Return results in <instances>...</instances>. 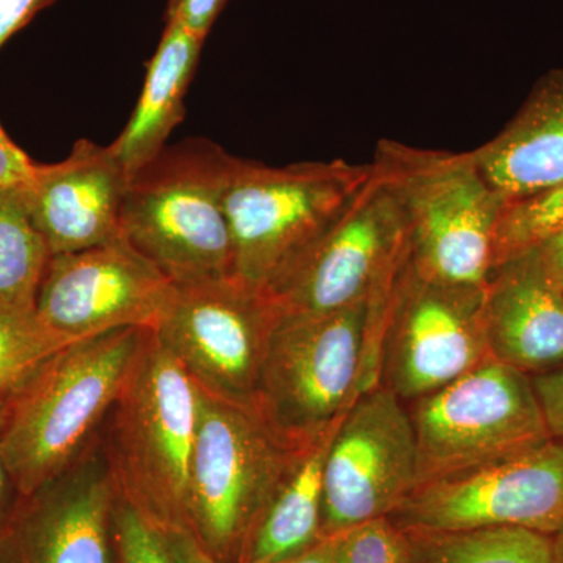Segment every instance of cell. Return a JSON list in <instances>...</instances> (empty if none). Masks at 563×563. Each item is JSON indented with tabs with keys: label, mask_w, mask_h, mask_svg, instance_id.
<instances>
[{
	"label": "cell",
	"mask_w": 563,
	"mask_h": 563,
	"mask_svg": "<svg viewBox=\"0 0 563 563\" xmlns=\"http://www.w3.org/2000/svg\"><path fill=\"white\" fill-rule=\"evenodd\" d=\"M404 563H555L553 536L514 528L406 531Z\"/></svg>",
	"instance_id": "obj_21"
},
{
	"label": "cell",
	"mask_w": 563,
	"mask_h": 563,
	"mask_svg": "<svg viewBox=\"0 0 563 563\" xmlns=\"http://www.w3.org/2000/svg\"><path fill=\"white\" fill-rule=\"evenodd\" d=\"M555 563H563V525L553 536Z\"/></svg>",
	"instance_id": "obj_35"
},
{
	"label": "cell",
	"mask_w": 563,
	"mask_h": 563,
	"mask_svg": "<svg viewBox=\"0 0 563 563\" xmlns=\"http://www.w3.org/2000/svg\"><path fill=\"white\" fill-rule=\"evenodd\" d=\"M235 162L209 140L165 147L129 177L122 239L174 284L232 276L225 192Z\"/></svg>",
	"instance_id": "obj_4"
},
{
	"label": "cell",
	"mask_w": 563,
	"mask_h": 563,
	"mask_svg": "<svg viewBox=\"0 0 563 563\" xmlns=\"http://www.w3.org/2000/svg\"><path fill=\"white\" fill-rule=\"evenodd\" d=\"M537 251L551 279L563 290V229L548 236L537 246Z\"/></svg>",
	"instance_id": "obj_32"
},
{
	"label": "cell",
	"mask_w": 563,
	"mask_h": 563,
	"mask_svg": "<svg viewBox=\"0 0 563 563\" xmlns=\"http://www.w3.org/2000/svg\"><path fill=\"white\" fill-rule=\"evenodd\" d=\"M342 418L299 448L279 490L252 533L242 563L287 561L322 539L324 463Z\"/></svg>",
	"instance_id": "obj_20"
},
{
	"label": "cell",
	"mask_w": 563,
	"mask_h": 563,
	"mask_svg": "<svg viewBox=\"0 0 563 563\" xmlns=\"http://www.w3.org/2000/svg\"><path fill=\"white\" fill-rule=\"evenodd\" d=\"M199 409L185 533L218 563H242L257 525L299 448L257 402L198 387Z\"/></svg>",
	"instance_id": "obj_3"
},
{
	"label": "cell",
	"mask_w": 563,
	"mask_h": 563,
	"mask_svg": "<svg viewBox=\"0 0 563 563\" xmlns=\"http://www.w3.org/2000/svg\"><path fill=\"white\" fill-rule=\"evenodd\" d=\"M74 340L49 328L35 310H0V412L52 355Z\"/></svg>",
	"instance_id": "obj_23"
},
{
	"label": "cell",
	"mask_w": 563,
	"mask_h": 563,
	"mask_svg": "<svg viewBox=\"0 0 563 563\" xmlns=\"http://www.w3.org/2000/svg\"><path fill=\"white\" fill-rule=\"evenodd\" d=\"M147 329L125 328L63 347L0 412V448L24 498L98 443Z\"/></svg>",
	"instance_id": "obj_1"
},
{
	"label": "cell",
	"mask_w": 563,
	"mask_h": 563,
	"mask_svg": "<svg viewBox=\"0 0 563 563\" xmlns=\"http://www.w3.org/2000/svg\"><path fill=\"white\" fill-rule=\"evenodd\" d=\"M366 301L325 314H282L257 404L282 433L306 443L362 396Z\"/></svg>",
	"instance_id": "obj_8"
},
{
	"label": "cell",
	"mask_w": 563,
	"mask_h": 563,
	"mask_svg": "<svg viewBox=\"0 0 563 563\" xmlns=\"http://www.w3.org/2000/svg\"><path fill=\"white\" fill-rule=\"evenodd\" d=\"M117 490L101 443L22 501L0 539L5 563H117Z\"/></svg>",
	"instance_id": "obj_15"
},
{
	"label": "cell",
	"mask_w": 563,
	"mask_h": 563,
	"mask_svg": "<svg viewBox=\"0 0 563 563\" xmlns=\"http://www.w3.org/2000/svg\"><path fill=\"white\" fill-rule=\"evenodd\" d=\"M336 544H339V533L322 537L309 550L277 563H333L335 562Z\"/></svg>",
	"instance_id": "obj_34"
},
{
	"label": "cell",
	"mask_w": 563,
	"mask_h": 563,
	"mask_svg": "<svg viewBox=\"0 0 563 563\" xmlns=\"http://www.w3.org/2000/svg\"><path fill=\"white\" fill-rule=\"evenodd\" d=\"M537 398L553 439H563V365L553 372L532 376Z\"/></svg>",
	"instance_id": "obj_29"
},
{
	"label": "cell",
	"mask_w": 563,
	"mask_h": 563,
	"mask_svg": "<svg viewBox=\"0 0 563 563\" xmlns=\"http://www.w3.org/2000/svg\"><path fill=\"white\" fill-rule=\"evenodd\" d=\"M374 163L398 196L415 272L446 284L485 287L496 265L504 202L473 152L422 151L383 141Z\"/></svg>",
	"instance_id": "obj_6"
},
{
	"label": "cell",
	"mask_w": 563,
	"mask_h": 563,
	"mask_svg": "<svg viewBox=\"0 0 563 563\" xmlns=\"http://www.w3.org/2000/svg\"><path fill=\"white\" fill-rule=\"evenodd\" d=\"M373 163L273 166L236 158L225 192L232 276L272 292L317 246L373 176Z\"/></svg>",
	"instance_id": "obj_5"
},
{
	"label": "cell",
	"mask_w": 563,
	"mask_h": 563,
	"mask_svg": "<svg viewBox=\"0 0 563 563\" xmlns=\"http://www.w3.org/2000/svg\"><path fill=\"white\" fill-rule=\"evenodd\" d=\"M203 40L174 22H166L161 44L147 65L139 102L124 131L110 144L129 177L154 161L185 117L184 99Z\"/></svg>",
	"instance_id": "obj_19"
},
{
	"label": "cell",
	"mask_w": 563,
	"mask_h": 563,
	"mask_svg": "<svg viewBox=\"0 0 563 563\" xmlns=\"http://www.w3.org/2000/svg\"><path fill=\"white\" fill-rule=\"evenodd\" d=\"M409 536L390 518L380 517L339 533L333 563H404Z\"/></svg>",
	"instance_id": "obj_25"
},
{
	"label": "cell",
	"mask_w": 563,
	"mask_h": 563,
	"mask_svg": "<svg viewBox=\"0 0 563 563\" xmlns=\"http://www.w3.org/2000/svg\"><path fill=\"white\" fill-rule=\"evenodd\" d=\"M174 282L124 239L52 255L35 312L74 342L125 328H157Z\"/></svg>",
	"instance_id": "obj_13"
},
{
	"label": "cell",
	"mask_w": 563,
	"mask_h": 563,
	"mask_svg": "<svg viewBox=\"0 0 563 563\" xmlns=\"http://www.w3.org/2000/svg\"><path fill=\"white\" fill-rule=\"evenodd\" d=\"M129 174L111 146L77 141L68 157L41 165L24 188L33 224L52 255L122 239Z\"/></svg>",
	"instance_id": "obj_16"
},
{
	"label": "cell",
	"mask_w": 563,
	"mask_h": 563,
	"mask_svg": "<svg viewBox=\"0 0 563 563\" xmlns=\"http://www.w3.org/2000/svg\"><path fill=\"white\" fill-rule=\"evenodd\" d=\"M172 547L173 554L176 555L179 563H218L210 558L209 554L203 553L198 543L191 539L188 533L176 532L165 536Z\"/></svg>",
	"instance_id": "obj_33"
},
{
	"label": "cell",
	"mask_w": 563,
	"mask_h": 563,
	"mask_svg": "<svg viewBox=\"0 0 563 563\" xmlns=\"http://www.w3.org/2000/svg\"><path fill=\"white\" fill-rule=\"evenodd\" d=\"M36 169L38 163L33 162L0 125V191L27 187Z\"/></svg>",
	"instance_id": "obj_28"
},
{
	"label": "cell",
	"mask_w": 563,
	"mask_h": 563,
	"mask_svg": "<svg viewBox=\"0 0 563 563\" xmlns=\"http://www.w3.org/2000/svg\"><path fill=\"white\" fill-rule=\"evenodd\" d=\"M483 321L496 361L529 376L563 365V290L537 247L493 269L484 287Z\"/></svg>",
	"instance_id": "obj_17"
},
{
	"label": "cell",
	"mask_w": 563,
	"mask_h": 563,
	"mask_svg": "<svg viewBox=\"0 0 563 563\" xmlns=\"http://www.w3.org/2000/svg\"><path fill=\"white\" fill-rule=\"evenodd\" d=\"M388 518L402 531L514 526L554 536L563 525V439L483 472L417 488Z\"/></svg>",
	"instance_id": "obj_14"
},
{
	"label": "cell",
	"mask_w": 563,
	"mask_h": 563,
	"mask_svg": "<svg viewBox=\"0 0 563 563\" xmlns=\"http://www.w3.org/2000/svg\"><path fill=\"white\" fill-rule=\"evenodd\" d=\"M24 496L18 488L16 481L11 476L2 448H0V539L9 532L14 518L20 512Z\"/></svg>",
	"instance_id": "obj_31"
},
{
	"label": "cell",
	"mask_w": 563,
	"mask_h": 563,
	"mask_svg": "<svg viewBox=\"0 0 563 563\" xmlns=\"http://www.w3.org/2000/svg\"><path fill=\"white\" fill-rule=\"evenodd\" d=\"M483 302L484 287L429 279L410 261L385 342L384 387L410 404L492 357Z\"/></svg>",
	"instance_id": "obj_11"
},
{
	"label": "cell",
	"mask_w": 563,
	"mask_h": 563,
	"mask_svg": "<svg viewBox=\"0 0 563 563\" xmlns=\"http://www.w3.org/2000/svg\"><path fill=\"white\" fill-rule=\"evenodd\" d=\"M563 229V180L550 190L504 203L496 232V266Z\"/></svg>",
	"instance_id": "obj_24"
},
{
	"label": "cell",
	"mask_w": 563,
	"mask_h": 563,
	"mask_svg": "<svg viewBox=\"0 0 563 563\" xmlns=\"http://www.w3.org/2000/svg\"><path fill=\"white\" fill-rule=\"evenodd\" d=\"M225 2L228 0H169L166 22L179 24L192 35L206 40Z\"/></svg>",
	"instance_id": "obj_27"
},
{
	"label": "cell",
	"mask_w": 563,
	"mask_h": 563,
	"mask_svg": "<svg viewBox=\"0 0 563 563\" xmlns=\"http://www.w3.org/2000/svg\"><path fill=\"white\" fill-rule=\"evenodd\" d=\"M51 257L33 224L24 188L0 191V310H35Z\"/></svg>",
	"instance_id": "obj_22"
},
{
	"label": "cell",
	"mask_w": 563,
	"mask_h": 563,
	"mask_svg": "<svg viewBox=\"0 0 563 563\" xmlns=\"http://www.w3.org/2000/svg\"><path fill=\"white\" fill-rule=\"evenodd\" d=\"M373 168L342 218L272 292L282 314L333 313L365 302L409 246L398 196L374 162Z\"/></svg>",
	"instance_id": "obj_12"
},
{
	"label": "cell",
	"mask_w": 563,
	"mask_h": 563,
	"mask_svg": "<svg viewBox=\"0 0 563 563\" xmlns=\"http://www.w3.org/2000/svg\"><path fill=\"white\" fill-rule=\"evenodd\" d=\"M0 563H5V561H3L2 554H0Z\"/></svg>",
	"instance_id": "obj_36"
},
{
	"label": "cell",
	"mask_w": 563,
	"mask_h": 563,
	"mask_svg": "<svg viewBox=\"0 0 563 563\" xmlns=\"http://www.w3.org/2000/svg\"><path fill=\"white\" fill-rule=\"evenodd\" d=\"M198 409V387L147 329L101 448L118 498L163 536L185 532Z\"/></svg>",
	"instance_id": "obj_2"
},
{
	"label": "cell",
	"mask_w": 563,
	"mask_h": 563,
	"mask_svg": "<svg viewBox=\"0 0 563 563\" xmlns=\"http://www.w3.org/2000/svg\"><path fill=\"white\" fill-rule=\"evenodd\" d=\"M407 409L417 488L483 472L553 439L532 376L493 357Z\"/></svg>",
	"instance_id": "obj_7"
},
{
	"label": "cell",
	"mask_w": 563,
	"mask_h": 563,
	"mask_svg": "<svg viewBox=\"0 0 563 563\" xmlns=\"http://www.w3.org/2000/svg\"><path fill=\"white\" fill-rule=\"evenodd\" d=\"M282 312L268 292L233 276L174 284L155 336L196 387L257 402L263 366Z\"/></svg>",
	"instance_id": "obj_9"
},
{
	"label": "cell",
	"mask_w": 563,
	"mask_h": 563,
	"mask_svg": "<svg viewBox=\"0 0 563 563\" xmlns=\"http://www.w3.org/2000/svg\"><path fill=\"white\" fill-rule=\"evenodd\" d=\"M504 202L550 190L563 180V69L537 81L512 121L472 151Z\"/></svg>",
	"instance_id": "obj_18"
},
{
	"label": "cell",
	"mask_w": 563,
	"mask_h": 563,
	"mask_svg": "<svg viewBox=\"0 0 563 563\" xmlns=\"http://www.w3.org/2000/svg\"><path fill=\"white\" fill-rule=\"evenodd\" d=\"M113 540L117 563H179L166 537L120 498L114 506Z\"/></svg>",
	"instance_id": "obj_26"
},
{
	"label": "cell",
	"mask_w": 563,
	"mask_h": 563,
	"mask_svg": "<svg viewBox=\"0 0 563 563\" xmlns=\"http://www.w3.org/2000/svg\"><path fill=\"white\" fill-rule=\"evenodd\" d=\"M57 0H0V47Z\"/></svg>",
	"instance_id": "obj_30"
},
{
	"label": "cell",
	"mask_w": 563,
	"mask_h": 563,
	"mask_svg": "<svg viewBox=\"0 0 563 563\" xmlns=\"http://www.w3.org/2000/svg\"><path fill=\"white\" fill-rule=\"evenodd\" d=\"M321 536L390 517L417 488V443L407 404L383 384L344 413L324 463Z\"/></svg>",
	"instance_id": "obj_10"
}]
</instances>
